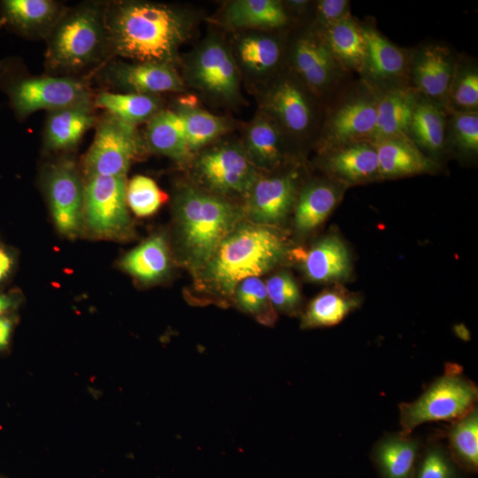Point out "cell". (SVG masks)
<instances>
[{"instance_id": "obj_1", "label": "cell", "mask_w": 478, "mask_h": 478, "mask_svg": "<svg viewBox=\"0 0 478 478\" xmlns=\"http://www.w3.org/2000/svg\"><path fill=\"white\" fill-rule=\"evenodd\" d=\"M104 26L109 54L174 66L193 19L189 12L169 4L116 1L105 4Z\"/></svg>"}, {"instance_id": "obj_2", "label": "cell", "mask_w": 478, "mask_h": 478, "mask_svg": "<svg viewBox=\"0 0 478 478\" xmlns=\"http://www.w3.org/2000/svg\"><path fill=\"white\" fill-rule=\"evenodd\" d=\"M286 252V243L274 229L255 223L239 225L198 271L207 290L227 297L243 280L270 271Z\"/></svg>"}, {"instance_id": "obj_3", "label": "cell", "mask_w": 478, "mask_h": 478, "mask_svg": "<svg viewBox=\"0 0 478 478\" xmlns=\"http://www.w3.org/2000/svg\"><path fill=\"white\" fill-rule=\"evenodd\" d=\"M175 212L182 254L197 270L237 226L241 216L233 204L192 186L178 191Z\"/></svg>"}, {"instance_id": "obj_4", "label": "cell", "mask_w": 478, "mask_h": 478, "mask_svg": "<svg viewBox=\"0 0 478 478\" xmlns=\"http://www.w3.org/2000/svg\"><path fill=\"white\" fill-rule=\"evenodd\" d=\"M105 4H81L64 11L47 36L46 63L55 72L79 71L109 53Z\"/></svg>"}, {"instance_id": "obj_5", "label": "cell", "mask_w": 478, "mask_h": 478, "mask_svg": "<svg viewBox=\"0 0 478 478\" xmlns=\"http://www.w3.org/2000/svg\"><path fill=\"white\" fill-rule=\"evenodd\" d=\"M477 396L476 385L452 365L416 400L399 405L400 432L411 435L428 421H455L476 406Z\"/></svg>"}, {"instance_id": "obj_6", "label": "cell", "mask_w": 478, "mask_h": 478, "mask_svg": "<svg viewBox=\"0 0 478 478\" xmlns=\"http://www.w3.org/2000/svg\"><path fill=\"white\" fill-rule=\"evenodd\" d=\"M145 145L135 126L105 112L96 121L94 140L84 157L86 178L126 176L130 165L143 151Z\"/></svg>"}, {"instance_id": "obj_7", "label": "cell", "mask_w": 478, "mask_h": 478, "mask_svg": "<svg viewBox=\"0 0 478 478\" xmlns=\"http://www.w3.org/2000/svg\"><path fill=\"white\" fill-rule=\"evenodd\" d=\"M17 118L24 119L40 110L48 112L92 104L89 87L69 76H26L12 78L3 86Z\"/></svg>"}, {"instance_id": "obj_8", "label": "cell", "mask_w": 478, "mask_h": 478, "mask_svg": "<svg viewBox=\"0 0 478 478\" xmlns=\"http://www.w3.org/2000/svg\"><path fill=\"white\" fill-rule=\"evenodd\" d=\"M126 176L95 175L87 178L83 193V219L94 235L124 239L131 233L127 204Z\"/></svg>"}, {"instance_id": "obj_9", "label": "cell", "mask_w": 478, "mask_h": 478, "mask_svg": "<svg viewBox=\"0 0 478 478\" xmlns=\"http://www.w3.org/2000/svg\"><path fill=\"white\" fill-rule=\"evenodd\" d=\"M189 83L218 101L232 104L240 97L236 63L225 43L216 37L204 40L186 66Z\"/></svg>"}, {"instance_id": "obj_10", "label": "cell", "mask_w": 478, "mask_h": 478, "mask_svg": "<svg viewBox=\"0 0 478 478\" xmlns=\"http://www.w3.org/2000/svg\"><path fill=\"white\" fill-rule=\"evenodd\" d=\"M195 171L203 184L219 193L247 194L258 177L243 146L232 143L203 151Z\"/></svg>"}, {"instance_id": "obj_11", "label": "cell", "mask_w": 478, "mask_h": 478, "mask_svg": "<svg viewBox=\"0 0 478 478\" xmlns=\"http://www.w3.org/2000/svg\"><path fill=\"white\" fill-rule=\"evenodd\" d=\"M45 188L58 231L76 236L83 218L84 184L74 163L63 159L53 164L47 172Z\"/></svg>"}, {"instance_id": "obj_12", "label": "cell", "mask_w": 478, "mask_h": 478, "mask_svg": "<svg viewBox=\"0 0 478 478\" xmlns=\"http://www.w3.org/2000/svg\"><path fill=\"white\" fill-rule=\"evenodd\" d=\"M378 96L364 91L345 99L332 113L326 129V139L331 149L360 143H372Z\"/></svg>"}, {"instance_id": "obj_13", "label": "cell", "mask_w": 478, "mask_h": 478, "mask_svg": "<svg viewBox=\"0 0 478 478\" xmlns=\"http://www.w3.org/2000/svg\"><path fill=\"white\" fill-rule=\"evenodd\" d=\"M104 74L122 93L158 96L184 89L182 78L174 66L166 64L117 61L106 66Z\"/></svg>"}, {"instance_id": "obj_14", "label": "cell", "mask_w": 478, "mask_h": 478, "mask_svg": "<svg viewBox=\"0 0 478 478\" xmlns=\"http://www.w3.org/2000/svg\"><path fill=\"white\" fill-rule=\"evenodd\" d=\"M291 57L304 84L316 93L332 86L343 69L331 53L321 32L300 36L293 45Z\"/></svg>"}, {"instance_id": "obj_15", "label": "cell", "mask_w": 478, "mask_h": 478, "mask_svg": "<svg viewBox=\"0 0 478 478\" xmlns=\"http://www.w3.org/2000/svg\"><path fill=\"white\" fill-rule=\"evenodd\" d=\"M296 190L292 173L258 177L247 193L248 216L255 224L265 226L281 221L294 204Z\"/></svg>"}, {"instance_id": "obj_16", "label": "cell", "mask_w": 478, "mask_h": 478, "mask_svg": "<svg viewBox=\"0 0 478 478\" xmlns=\"http://www.w3.org/2000/svg\"><path fill=\"white\" fill-rule=\"evenodd\" d=\"M361 27L366 43V58L361 73L376 85L389 86V89L403 87L400 81L406 77L409 69L406 53L374 28Z\"/></svg>"}, {"instance_id": "obj_17", "label": "cell", "mask_w": 478, "mask_h": 478, "mask_svg": "<svg viewBox=\"0 0 478 478\" xmlns=\"http://www.w3.org/2000/svg\"><path fill=\"white\" fill-rule=\"evenodd\" d=\"M265 105L275 120L290 133H305L312 121V109L302 86L292 79L282 78L266 93Z\"/></svg>"}, {"instance_id": "obj_18", "label": "cell", "mask_w": 478, "mask_h": 478, "mask_svg": "<svg viewBox=\"0 0 478 478\" xmlns=\"http://www.w3.org/2000/svg\"><path fill=\"white\" fill-rule=\"evenodd\" d=\"M0 11L3 24L26 36L46 39L65 10L52 0H4Z\"/></svg>"}, {"instance_id": "obj_19", "label": "cell", "mask_w": 478, "mask_h": 478, "mask_svg": "<svg viewBox=\"0 0 478 478\" xmlns=\"http://www.w3.org/2000/svg\"><path fill=\"white\" fill-rule=\"evenodd\" d=\"M421 451L420 438L399 432L381 438L371 457L381 478H413Z\"/></svg>"}, {"instance_id": "obj_20", "label": "cell", "mask_w": 478, "mask_h": 478, "mask_svg": "<svg viewBox=\"0 0 478 478\" xmlns=\"http://www.w3.org/2000/svg\"><path fill=\"white\" fill-rule=\"evenodd\" d=\"M455 66L451 52L440 45H427L416 55L412 77L417 89L430 99L447 96Z\"/></svg>"}, {"instance_id": "obj_21", "label": "cell", "mask_w": 478, "mask_h": 478, "mask_svg": "<svg viewBox=\"0 0 478 478\" xmlns=\"http://www.w3.org/2000/svg\"><path fill=\"white\" fill-rule=\"evenodd\" d=\"M376 150L379 175L399 177L418 174L432 169L428 158L407 135L372 143Z\"/></svg>"}, {"instance_id": "obj_22", "label": "cell", "mask_w": 478, "mask_h": 478, "mask_svg": "<svg viewBox=\"0 0 478 478\" xmlns=\"http://www.w3.org/2000/svg\"><path fill=\"white\" fill-rule=\"evenodd\" d=\"M93 104L67 106L48 112L44 144L53 150L77 145L84 134L96 122Z\"/></svg>"}, {"instance_id": "obj_23", "label": "cell", "mask_w": 478, "mask_h": 478, "mask_svg": "<svg viewBox=\"0 0 478 478\" xmlns=\"http://www.w3.org/2000/svg\"><path fill=\"white\" fill-rule=\"evenodd\" d=\"M417 102L415 94L404 87L389 89L378 96L372 143L403 135H408Z\"/></svg>"}, {"instance_id": "obj_24", "label": "cell", "mask_w": 478, "mask_h": 478, "mask_svg": "<svg viewBox=\"0 0 478 478\" xmlns=\"http://www.w3.org/2000/svg\"><path fill=\"white\" fill-rule=\"evenodd\" d=\"M300 258L305 275L316 282L341 280L349 274L351 269L348 251L335 235L324 237L302 253Z\"/></svg>"}, {"instance_id": "obj_25", "label": "cell", "mask_w": 478, "mask_h": 478, "mask_svg": "<svg viewBox=\"0 0 478 478\" xmlns=\"http://www.w3.org/2000/svg\"><path fill=\"white\" fill-rule=\"evenodd\" d=\"M144 142L151 150L178 162L191 156L183 121L175 111L161 110L155 114L147 122Z\"/></svg>"}, {"instance_id": "obj_26", "label": "cell", "mask_w": 478, "mask_h": 478, "mask_svg": "<svg viewBox=\"0 0 478 478\" xmlns=\"http://www.w3.org/2000/svg\"><path fill=\"white\" fill-rule=\"evenodd\" d=\"M320 32L334 58L343 69L362 73L366 43L361 25L351 16L322 28Z\"/></svg>"}, {"instance_id": "obj_27", "label": "cell", "mask_w": 478, "mask_h": 478, "mask_svg": "<svg viewBox=\"0 0 478 478\" xmlns=\"http://www.w3.org/2000/svg\"><path fill=\"white\" fill-rule=\"evenodd\" d=\"M328 170L343 181L360 182L379 175L376 150L370 142L333 149L327 159Z\"/></svg>"}, {"instance_id": "obj_28", "label": "cell", "mask_w": 478, "mask_h": 478, "mask_svg": "<svg viewBox=\"0 0 478 478\" xmlns=\"http://www.w3.org/2000/svg\"><path fill=\"white\" fill-rule=\"evenodd\" d=\"M224 19L232 28L274 29L284 26L288 15L276 0H235L226 6Z\"/></svg>"}, {"instance_id": "obj_29", "label": "cell", "mask_w": 478, "mask_h": 478, "mask_svg": "<svg viewBox=\"0 0 478 478\" xmlns=\"http://www.w3.org/2000/svg\"><path fill=\"white\" fill-rule=\"evenodd\" d=\"M243 148L256 168H274L282 156L281 135L276 123L266 116H258L246 131Z\"/></svg>"}, {"instance_id": "obj_30", "label": "cell", "mask_w": 478, "mask_h": 478, "mask_svg": "<svg viewBox=\"0 0 478 478\" xmlns=\"http://www.w3.org/2000/svg\"><path fill=\"white\" fill-rule=\"evenodd\" d=\"M121 266L143 282L162 279L170 267L169 251L165 238L156 235L143 242L124 256Z\"/></svg>"}, {"instance_id": "obj_31", "label": "cell", "mask_w": 478, "mask_h": 478, "mask_svg": "<svg viewBox=\"0 0 478 478\" xmlns=\"http://www.w3.org/2000/svg\"><path fill=\"white\" fill-rule=\"evenodd\" d=\"M95 105L117 119L135 126L148 122L161 111L158 96L122 92H101L95 99Z\"/></svg>"}, {"instance_id": "obj_32", "label": "cell", "mask_w": 478, "mask_h": 478, "mask_svg": "<svg viewBox=\"0 0 478 478\" xmlns=\"http://www.w3.org/2000/svg\"><path fill=\"white\" fill-rule=\"evenodd\" d=\"M448 452L459 468L469 474L478 470V412L474 407L453 421L447 431Z\"/></svg>"}, {"instance_id": "obj_33", "label": "cell", "mask_w": 478, "mask_h": 478, "mask_svg": "<svg viewBox=\"0 0 478 478\" xmlns=\"http://www.w3.org/2000/svg\"><path fill=\"white\" fill-rule=\"evenodd\" d=\"M339 198L337 190L327 183H313L300 194L295 212V227L306 233L319 227L330 214Z\"/></svg>"}, {"instance_id": "obj_34", "label": "cell", "mask_w": 478, "mask_h": 478, "mask_svg": "<svg viewBox=\"0 0 478 478\" xmlns=\"http://www.w3.org/2000/svg\"><path fill=\"white\" fill-rule=\"evenodd\" d=\"M358 300L340 289L325 290L315 297L302 316V328L339 324L358 305Z\"/></svg>"}, {"instance_id": "obj_35", "label": "cell", "mask_w": 478, "mask_h": 478, "mask_svg": "<svg viewBox=\"0 0 478 478\" xmlns=\"http://www.w3.org/2000/svg\"><path fill=\"white\" fill-rule=\"evenodd\" d=\"M181 118L190 153L202 149L227 130L225 120L181 101L174 110Z\"/></svg>"}, {"instance_id": "obj_36", "label": "cell", "mask_w": 478, "mask_h": 478, "mask_svg": "<svg viewBox=\"0 0 478 478\" xmlns=\"http://www.w3.org/2000/svg\"><path fill=\"white\" fill-rule=\"evenodd\" d=\"M418 146L440 150L445 141V121L439 107L429 99L418 101L410 124L408 136Z\"/></svg>"}, {"instance_id": "obj_37", "label": "cell", "mask_w": 478, "mask_h": 478, "mask_svg": "<svg viewBox=\"0 0 478 478\" xmlns=\"http://www.w3.org/2000/svg\"><path fill=\"white\" fill-rule=\"evenodd\" d=\"M237 54L242 65L254 73H266L280 61L281 50L278 40L261 34H250L239 38Z\"/></svg>"}, {"instance_id": "obj_38", "label": "cell", "mask_w": 478, "mask_h": 478, "mask_svg": "<svg viewBox=\"0 0 478 478\" xmlns=\"http://www.w3.org/2000/svg\"><path fill=\"white\" fill-rule=\"evenodd\" d=\"M233 294L236 305L242 311L263 325L274 324L277 319L276 311L269 300L266 283L258 277L243 280L235 287Z\"/></svg>"}, {"instance_id": "obj_39", "label": "cell", "mask_w": 478, "mask_h": 478, "mask_svg": "<svg viewBox=\"0 0 478 478\" xmlns=\"http://www.w3.org/2000/svg\"><path fill=\"white\" fill-rule=\"evenodd\" d=\"M126 197L127 204L139 217L152 215L167 200L155 181L144 175H135L127 183Z\"/></svg>"}, {"instance_id": "obj_40", "label": "cell", "mask_w": 478, "mask_h": 478, "mask_svg": "<svg viewBox=\"0 0 478 478\" xmlns=\"http://www.w3.org/2000/svg\"><path fill=\"white\" fill-rule=\"evenodd\" d=\"M413 478H460L447 448L430 443L422 449Z\"/></svg>"}, {"instance_id": "obj_41", "label": "cell", "mask_w": 478, "mask_h": 478, "mask_svg": "<svg viewBox=\"0 0 478 478\" xmlns=\"http://www.w3.org/2000/svg\"><path fill=\"white\" fill-rule=\"evenodd\" d=\"M447 96L455 112L477 111L478 73L474 68L455 70Z\"/></svg>"}, {"instance_id": "obj_42", "label": "cell", "mask_w": 478, "mask_h": 478, "mask_svg": "<svg viewBox=\"0 0 478 478\" xmlns=\"http://www.w3.org/2000/svg\"><path fill=\"white\" fill-rule=\"evenodd\" d=\"M266 287L275 311L288 314H294L298 311L301 302L300 291L289 273L280 272L272 275L267 280Z\"/></svg>"}, {"instance_id": "obj_43", "label": "cell", "mask_w": 478, "mask_h": 478, "mask_svg": "<svg viewBox=\"0 0 478 478\" xmlns=\"http://www.w3.org/2000/svg\"><path fill=\"white\" fill-rule=\"evenodd\" d=\"M451 133L457 145L466 151L478 150V113L472 112H454Z\"/></svg>"}, {"instance_id": "obj_44", "label": "cell", "mask_w": 478, "mask_h": 478, "mask_svg": "<svg viewBox=\"0 0 478 478\" xmlns=\"http://www.w3.org/2000/svg\"><path fill=\"white\" fill-rule=\"evenodd\" d=\"M350 2L346 0H320L317 4V18L322 28L351 17Z\"/></svg>"}, {"instance_id": "obj_45", "label": "cell", "mask_w": 478, "mask_h": 478, "mask_svg": "<svg viewBox=\"0 0 478 478\" xmlns=\"http://www.w3.org/2000/svg\"><path fill=\"white\" fill-rule=\"evenodd\" d=\"M15 321L8 314L0 316V354L4 353L11 343Z\"/></svg>"}, {"instance_id": "obj_46", "label": "cell", "mask_w": 478, "mask_h": 478, "mask_svg": "<svg viewBox=\"0 0 478 478\" xmlns=\"http://www.w3.org/2000/svg\"><path fill=\"white\" fill-rule=\"evenodd\" d=\"M12 265L10 255L0 250V281L8 274Z\"/></svg>"}, {"instance_id": "obj_47", "label": "cell", "mask_w": 478, "mask_h": 478, "mask_svg": "<svg viewBox=\"0 0 478 478\" xmlns=\"http://www.w3.org/2000/svg\"><path fill=\"white\" fill-rule=\"evenodd\" d=\"M15 305L16 303L11 297L0 293V316L8 314Z\"/></svg>"}, {"instance_id": "obj_48", "label": "cell", "mask_w": 478, "mask_h": 478, "mask_svg": "<svg viewBox=\"0 0 478 478\" xmlns=\"http://www.w3.org/2000/svg\"><path fill=\"white\" fill-rule=\"evenodd\" d=\"M0 478H6V477H5V476H4V475H1V474H0Z\"/></svg>"}]
</instances>
